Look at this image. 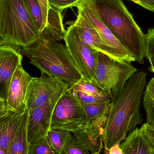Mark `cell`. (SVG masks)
Segmentation results:
<instances>
[{
    "mask_svg": "<svg viewBox=\"0 0 154 154\" xmlns=\"http://www.w3.org/2000/svg\"><path fill=\"white\" fill-rule=\"evenodd\" d=\"M147 73L138 71L129 78L118 93L111 98V106L105 124L103 141L108 150L115 144L120 143L143 121L140 112Z\"/></svg>",
    "mask_w": 154,
    "mask_h": 154,
    "instance_id": "1",
    "label": "cell"
},
{
    "mask_svg": "<svg viewBox=\"0 0 154 154\" xmlns=\"http://www.w3.org/2000/svg\"><path fill=\"white\" fill-rule=\"evenodd\" d=\"M103 23L140 64L146 56V34L138 26L123 0H92Z\"/></svg>",
    "mask_w": 154,
    "mask_h": 154,
    "instance_id": "2",
    "label": "cell"
},
{
    "mask_svg": "<svg viewBox=\"0 0 154 154\" xmlns=\"http://www.w3.org/2000/svg\"><path fill=\"white\" fill-rule=\"evenodd\" d=\"M20 51L42 73L56 78L69 86L82 79L66 46L59 42L39 38L30 46L21 48Z\"/></svg>",
    "mask_w": 154,
    "mask_h": 154,
    "instance_id": "3",
    "label": "cell"
},
{
    "mask_svg": "<svg viewBox=\"0 0 154 154\" xmlns=\"http://www.w3.org/2000/svg\"><path fill=\"white\" fill-rule=\"evenodd\" d=\"M40 37L23 0H0V38L4 43L25 48Z\"/></svg>",
    "mask_w": 154,
    "mask_h": 154,
    "instance_id": "4",
    "label": "cell"
},
{
    "mask_svg": "<svg viewBox=\"0 0 154 154\" xmlns=\"http://www.w3.org/2000/svg\"><path fill=\"white\" fill-rule=\"evenodd\" d=\"M138 71L130 63L119 62L99 52L95 79L98 87L111 98Z\"/></svg>",
    "mask_w": 154,
    "mask_h": 154,
    "instance_id": "5",
    "label": "cell"
},
{
    "mask_svg": "<svg viewBox=\"0 0 154 154\" xmlns=\"http://www.w3.org/2000/svg\"><path fill=\"white\" fill-rule=\"evenodd\" d=\"M90 123L82 103L69 87L56 104L51 129H63L73 133L86 127Z\"/></svg>",
    "mask_w": 154,
    "mask_h": 154,
    "instance_id": "6",
    "label": "cell"
},
{
    "mask_svg": "<svg viewBox=\"0 0 154 154\" xmlns=\"http://www.w3.org/2000/svg\"><path fill=\"white\" fill-rule=\"evenodd\" d=\"M64 40L82 79L98 86L95 75L99 52L83 42L74 24L68 28Z\"/></svg>",
    "mask_w": 154,
    "mask_h": 154,
    "instance_id": "7",
    "label": "cell"
},
{
    "mask_svg": "<svg viewBox=\"0 0 154 154\" xmlns=\"http://www.w3.org/2000/svg\"><path fill=\"white\" fill-rule=\"evenodd\" d=\"M75 7L78 13L87 19L94 27L102 42L108 48L114 59L121 62L130 63L135 60L118 40L114 34L100 18L92 0H81Z\"/></svg>",
    "mask_w": 154,
    "mask_h": 154,
    "instance_id": "8",
    "label": "cell"
},
{
    "mask_svg": "<svg viewBox=\"0 0 154 154\" xmlns=\"http://www.w3.org/2000/svg\"><path fill=\"white\" fill-rule=\"evenodd\" d=\"M69 87L65 82L44 73L40 77H32L26 94L27 109L41 106L58 93L67 90Z\"/></svg>",
    "mask_w": 154,
    "mask_h": 154,
    "instance_id": "9",
    "label": "cell"
},
{
    "mask_svg": "<svg viewBox=\"0 0 154 154\" xmlns=\"http://www.w3.org/2000/svg\"><path fill=\"white\" fill-rule=\"evenodd\" d=\"M66 90L58 93L41 106L28 110V135L30 144L46 138L51 129L55 106L60 97Z\"/></svg>",
    "mask_w": 154,
    "mask_h": 154,
    "instance_id": "10",
    "label": "cell"
},
{
    "mask_svg": "<svg viewBox=\"0 0 154 154\" xmlns=\"http://www.w3.org/2000/svg\"><path fill=\"white\" fill-rule=\"evenodd\" d=\"M20 49V46L12 44L0 45V97L5 100L14 72L22 64Z\"/></svg>",
    "mask_w": 154,
    "mask_h": 154,
    "instance_id": "11",
    "label": "cell"
},
{
    "mask_svg": "<svg viewBox=\"0 0 154 154\" xmlns=\"http://www.w3.org/2000/svg\"><path fill=\"white\" fill-rule=\"evenodd\" d=\"M32 77L21 65L14 72L7 91L5 102L7 109L16 113H23L27 109L26 94Z\"/></svg>",
    "mask_w": 154,
    "mask_h": 154,
    "instance_id": "12",
    "label": "cell"
},
{
    "mask_svg": "<svg viewBox=\"0 0 154 154\" xmlns=\"http://www.w3.org/2000/svg\"><path fill=\"white\" fill-rule=\"evenodd\" d=\"M107 119L94 120L82 129L73 133L75 137L91 153H100L104 143L103 135Z\"/></svg>",
    "mask_w": 154,
    "mask_h": 154,
    "instance_id": "13",
    "label": "cell"
},
{
    "mask_svg": "<svg viewBox=\"0 0 154 154\" xmlns=\"http://www.w3.org/2000/svg\"><path fill=\"white\" fill-rule=\"evenodd\" d=\"M27 109L22 113L9 111L0 116V149L5 154L20 129Z\"/></svg>",
    "mask_w": 154,
    "mask_h": 154,
    "instance_id": "14",
    "label": "cell"
},
{
    "mask_svg": "<svg viewBox=\"0 0 154 154\" xmlns=\"http://www.w3.org/2000/svg\"><path fill=\"white\" fill-rule=\"evenodd\" d=\"M73 24L82 40L87 45L93 49L113 58L111 53L102 42L97 32L87 19L78 13L76 20Z\"/></svg>",
    "mask_w": 154,
    "mask_h": 154,
    "instance_id": "15",
    "label": "cell"
},
{
    "mask_svg": "<svg viewBox=\"0 0 154 154\" xmlns=\"http://www.w3.org/2000/svg\"><path fill=\"white\" fill-rule=\"evenodd\" d=\"M69 87L82 104L111 100V97L98 86L82 79Z\"/></svg>",
    "mask_w": 154,
    "mask_h": 154,
    "instance_id": "16",
    "label": "cell"
},
{
    "mask_svg": "<svg viewBox=\"0 0 154 154\" xmlns=\"http://www.w3.org/2000/svg\"><path fill=\"white\" fill-rule=\"evenodd\" d=\"M120 146L124 154H153L154 153V146L140 128L137 127L128 134Z\"/></svg>",
    "mask_w": 154,
    "mask_h": 154,
    "instance_id": "17",
    "label": "cell"
},
{
    "mask_svg": "<svg viewBox=\"0 0 154 154\" xmlns=\"http://www.w3.org/2000/svg\"><path fill=\"white\" fill-rule=\"evenodd\" d=\"M66 33L61 12L51 6L47 25L41 32L39 38L46 41H60L64 40Z\"/></svg>",
    "mask_w": 154,
    "mask_h": 154,
    "instance_id": "18",
    "label": "cell"
},
{
    "mask_svg": "<svg viewBox=\"0 0 154 154\" xmlns=\"http://www.w3.org/2000/svg\"><path fill=\"white\" fill-rule=\"evenodd\" d=\"M28 118L29 110L27 109L20 129L6 154H29L30 144L28 139Z\"/></svg>",
    "mask_w": 154,
    "mask_h": 154,
    "instance_id": "19",
    "label": "cell"
},
{
    "mask_svg": "<svg viewBox=\"0 0 154 154\" xmlns=\"http://www.w3.org/2000/svg\"><path fill=\"white\" fill-rule=\"evenodd\" d=\"M74 137L68 130L51 129L47 135V140L57 154H64L65 147L72 141Z\"/></svg>",
    "mask_w": 154,
    "mask_h": 154,
    "instance_id": "20",
    "label": "cell"
},
{
    "mask_svg": "<svg viewBox=\"0 0 154 154\" xmlns=\"http://www.w3.org/2000/svg\"><path fill=\"white\" fill-rule=\"evenodd\" d=\"M82 104L90 122L107 119L110 110L111 100Z\"/></svg>",
    "mask_w": 154,
    "mask_h": 154,
    "instance_id": "21",
    "label": "cell"
},
{
    "mask_svg": "<svg viewBox=\"0 0 154 154\" xmlns=\"http://www.w3.org/2000/svg\"><path fill=\"white\" fill-rule=\"evenodd\" d=\"M146 123L154 128V77L147 83L143 98Z\"/></svg>",
    "mask_w": 154,
    "mask_h": 154,
    "instance_id": "22",
    "label": "cell"
},
{
    "mask_svg": "<svg viewBox=\"0 0 154 154\" xmlns=\"http://www.w3.org/2000/svg\"><path fill=\"white\" fill-rule=\"evenodd\" d=\"M40 33L42 30V16L38 0H23Z\"/></svg>",
    "mask_w": 154,
    "mask_h": 154,
    "instance_id": "23",
    "label": "cell"
},
{
    "mask_svg": "<svg viewBox=\"0 0 154 154\" xmlns=\"http://www.w3.org/2000/svg\"><path fill=\"white\" fill-rule=\"evenodd\" d=\"M29 154H57L51 146L47 138H43L30 144Z\"/></svg>",
    "mask_w": 154,
    "mask_h": 154,
    "instance_id": "24",
    "label": "cell"
},
{
    "mask_svg": "<svg viewBox=\"0 0 154 154\" xmlns=\"http://www.w3.org/2000/svg\"><path fill=\"white\" fill-rule=\"evenodd\" d=\"M64 154H90L89 150L75 137L65 147Z\"/></svg>",
    "mask_w": 154,
    "mask_h": 154,
    "instance_id": "25",
    "label": "cell"
},
{
    "mask_svg": "<svg viewBox=\"0 0 154 154\" xmlns=\"http://www.w3.org/2000/svg\"><path fill=\"white\" fill-rule=\"evenodd\" d=\"M81 0H48L51 7L62 11L65 9L75 6Z\"/></svg>",
    "mask_w": 154,
    "mask_h": 154,
    "instance_id": "26",
    "label": "cell"
},
{
    "mask_svg": "<svg viewBox=\"0 0 154 154\" xmlns=\"http://www.w3.org/2000/svg\"><path fill=\"white\" fill-rule=\"evenodd\" d=\"M146 50L145 58L154 57V29H149L146 34Z\"/></svg>",
    "mask_w": 154,
    "mask_h": 154,
    "instance_id": "27",
    "label": "cell"
},
{
    "mask_svg": "<svg viewBox=\"0 0 154 154\" xmlns=\"http://www.w3.org/2000/svg\"><path fill=\"white\" fill-rule=\"evenodd\" d=\"M38 1L39 2L42 12V32L47 25L48 13L49 10L51 8V6L49 4L48 0H38Z\"/></svg>",
    "mask_w": 154,
    "mask_h": 154,
    "instance_id": "28",
    "label": "cell"
},
{
    "mask_svg": "<svg viewBox=\"0 0 154 154\" xmlns=\"http://www.w3.org/2000/svg\"><path fill=\"white\" fill-rule=\"evenodd\" d=\"M140 129L154 146V128L147 123L144 124Z\"/></svg>",
    "mask_w": 154,
    "mask_h": 154,
    "instance_id": "29",
    "label": "cell"
},
{
    "mask_svg": "<svg viewBox=\"0 0 154 154\" xmlns=\"http://www.w3.org/2000/svg\"><path fill=\"white\" fill-rule=\"evenodd\" d=\"M140 5L154 12V0H137Z\"/></svg>",
    "mask_w": 154,
    "mask_h": 154,
    "instance_id": "30",
    "label": "cell"
},
{
    "mask_svg": "<svg viewBox=\"0 0 154 154\" xmlns=\"http://www.w3.org/2000/svg\"><path fill=\"white\" fill-rule=\"evenodd\" d=\"M120 144V143H116L112 146L108 150L109 154H124Z\"/></svg>",
    "mask_w": 154,
    "mask_h": 154,
    "instance_id": "31",
    "label": "cell"
},
{
    "mask_svg": "<svg viewBox=\"0 0 154 154\" xmlns=\"http://www.w3.org/2000/svg\"><path fill=\"white\" fill-rule=\"evenodd\" d=\"M5 100L0 97V116H4L8 113Z\"/></svg>",
    "mask_w": 154,
    "mask_h": 154,
    "instance_id": "32",
    "label": "cell"
},
{
    "mask_svg": "<svg viewBox=\"0 0 154 154\" xmlns=\"http://www.w3.org/2000/svg\"><path fill=\"white\" fill-rule=\"evenodd\" d=\"M150 63V66L148 68V70L150 72L154 74V57H151L147 59Z\"/></svg>",
    "mask_w": 154,
    "mask_h": 154,
    "instance_id": "33",
    "label": "cell"
},
{
    "mask_svg": "<svg viewBox=\"0 0 154 154\" xmlns=\"http://www.w3.org/2000/svg\"><path fill=\"white\" fill-rule=\"evenodd\" d=\"M129 1H131V2H133L134 3L140 5V3H139V2H138L137 0H129Z\"/></svg>",
    "mask_w": 154,
    "mask_h": 154,
    "instance_id": "34",
    "label": "cell"
},
{
    "mask_svg": "<svg viewBox=\"0 0 154 154\" xmlns=\"http://www.w3.org/2000/svg\"><path fill=\"white\" fill-rule=\"evenodd\" d=\"M100 153H96L95 154H100ZM105 154H109L108 153V150H106V149H105Z\"/></svg>",
    "mask_w": 154,
    "mask_h": 154,
    "instance_id": "35",
    "label": "cell"
},
{
    "mask_svg": "<svg viewBox=\"0 0 154 154\" xmlns=\"http://www.w3.org/2000/svg\"><path fill=\"white\" fill-rule=\"evenodd\" d=\"M0 154H5V153L4 152H3V151H2V150H1V149H0Z\"/></svg>",
    "mask_w": 154,
    "mask_h": 154,
    "instance_id": "36",
    "label": "cell"
},
{
    "mask_svg": "<svg viewBox=\"0 0 154 154\" xmlns=\"http://www.w3.org/2000/svg\"><path fill=\"white\" fill-rule=\"evenodd\" d=\"M3 44H4L3 42L2 41L1 38H0V45H2Z\"/></svg>",
    "mask_w": 154,
    "mask_h": 154,
    "instance_id": "37",
    "label": "cell"
},
{
    "mask_svg": "<svg viewBox=\"0 0 154 154\" xmlns=\"http://www.w3.org/2000/svg\"><path fill=\"white\" fill-rule=\"evenodd\" d=\"M90 154H92V153H91Z\"/></svg>",
    "mask_w": 154,
    "mask_h": 154,
    "instance_id": "38",
    "label": "cell"
},
{
    "mask_svg": "<svg viewBox=\"0 0 154 154\" xmlns=\"http://www.w3.org/2000/svg\"></svg>",
    "mask_w": 154,
    "mask_h": 154,
    "instance_id": "39",
    "label": "cell"
}]
</instances>
